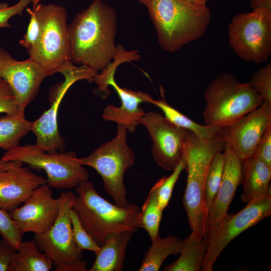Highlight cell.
Instances as JSON below:
<instances>
[{
    "label": "cell",
    "instance_id": "1",
    "mask_svg": "<svg viewBox=\"0 0 271 271\" xmlns=\"http://www.w3.org/2000/svg\"><path fill=\"white\" fill-rule=\"evenodd\" d=\"M116 31L115 10L101 0H94L68 25L71 61L103 70L116 54Z\"/></svg>",
    "mask_w": 271,
    "mask_h": 271
},
{
    "label": "cell",
    "instance_id": "2",
    "mask_svg": "<svg viewBox=\"0 0 271 271\" xmlns=\"http://www.w3.org/2000/svg\"><path fill=\"white\" fill-rule=\"evenodd\" d=\"M141 3L148 10L160 46L170 53L200 39L211 21L206 6H196L186 0H142Z\"/></svg>",
    "mask_w": 271,
    "mask_h": 271
},
{
    "label": "cell",
    "instance_id": "3",
    "mask_svg": "<svg viewBox=\"0 0 271 271\" xmlns=\"http://www.w3.org/2000/svg\"><path fill=\"white\" fill-rule=\"evenodd\" d=\"M72 209L94 240L100 247L113 233L124 231L135 233L141 209L129 203L125 207L113 204L101 196L88 180L76 189Z\"/></svg>",
    "mask_w": 271,
    "mask_h": 271
},
{
    "label": "cell",
    "instance_id": "4",
    "mask_svg": "<svg viewBox=\"0 0 271 271\" xmlns=\"http://www.w3.org/2000/svg\"><path fill=\"white\" fill-rule=\"evenodd\" d=\"M204 98L205 124L220 128L231 124L254 110L263 101L249 82H241L227 72L213 79L205 91Z\"/></svg>",
    "mask_w": 271,
    "mask_h": 271
},
{
    "label": "cell",
    "instance_id": "5",
    "mask_svg": "<svg viewBox=\"0 0 271 271\" xmlns=\"http://www.w3.org/2000/svg\"><path fill=\"white\" fill-rule=\"evenodd\" d=\"M225 143L219 132L209 140L202 139L188 130L183 156L187 164V185L183 205L192 231L204 236L203 191L206 176L216 153L222 152Z\"/></svg>",
    "mask_w": 271,
    "mask_h": 271
},
{
    "label": "cell",
    "instance_id": "6",
    "mask_svg": "<svg viewBox=\"0 0 271 271\" xmlns=\"http://www.w3.org/2000/svg\"><path fill=\"white\" fill-rule=\"evenodd\" d=\"M127 132L125 126L117 125L116 135L113 139L101 145L88 156L78 158L81 165L96 170L102 179L105 192L114 203L121 207L129 204L124 175L135 161V154L127 143Z\"/></svg>",
    "mask_w": 271,
    "mask_h": 271
},
{
    "label": "cell",
    "instance_id": "7",
    "mask_svg": "<svg viewBox=\"0 0 271 271\" xmlns=\"http://www.w3.org/2000/svg\"><path fill=\"white\" fill-rule=\"evenodd\" d=\"M1 159L19 161L35 169L44 170L47 184L56 189H69L78 186L89 178L88 171L78 161L75 152H47L35 144L17 147L7 151Z\"/></svg>",
    "mask_w": 271,
    "mask_h": 271
},
{
    "label": "cell",
    "instance_id": "8",
    "mask_svg": "<svg viewBox=\"0 0 271 271\" xmlns=\"http://www.w3.org/2000/svg\"><path fill=\"white\" fill-rule=\"evenodd\" d=\"M32 10L40 22L41 34L37 44L27 52L51 75L71 61L67 11L55 4H39Z\"/></svg>",
    "mask_w": 271,
    "mask_h": 271
},
{
    "label": "cell",
    "instance_id": "9",
    "mask_svg": "<svg viewBox=\"0 0 271 271\" xmlns=\"http://www.w3.org/2000/svg\"><path fill=\"white\" fill-rule=\"evenodd\" d=\"M74 193L63 192L58 216L51 227L43 233L35 234V240L41 251L52 261L56 271H87L83 260V251L76 246L73 236L70 212Z\"/></svg>",
    "mask_w": 271,
    "mask_h": 271
},
{
    "label": "cell",
    "instance_id": "10",
    "mask_svg": "<svg viewBox=\"0 0 271 271\" xmlns=\"http://www.w3.org/2000/svg\"><path fill=\"white\" fill-rule=\"evenodd\" d=\"M229 43L236 55L256 64L271 54V11L264 9L241 13L228 26Z\"/></svg>",
    "mask_w": 271,
    "mask_h": 271
},
{
    "label": "cell",
    "instance_id": "11",
    "mask_svg": "<svg viewBox=\"0 0 271 271\" xmlns=\"http://www.w3.org/2000/svg\"><path fill=\"white\" fill-rule=\"evenodd\" d=\"M270 214V193L247 203L236 213H227L218 227L204 236L207 249L201 270L212 271L217 258L231 241Z\"/></svg>",
    "mask_w": 271,
    "mask_h": 271
},
{
    "label": "cell",
    "instance_id": "12",
    "mask_svg": "<svg viewBox=\"0 0 271 271\" xmlns=\"http://www.w3.org/2000/svg\"><path fill=\"white\" fill-rule=\"evenodd\" d=\"M139 123L146 127L151 138V153L156 164L163 170L173 171L183 156L188 130L154 111L146 113Z\"/></svg>",
    "mask_w": 271,
    "mask_h": 271
},
{
    "label": "cell",
    "instance_id": "13",
    "mask_svg": "<svg viewBox=\"0 0 271 271\" xmlns=\"http://www.w3.org/2000/svg\"><path fill=\"white\" fill-rule=\"evenodd\" d=\"M49 75V72L34 59L29 57L24 61L17 60L0 46V78L12 89L21 113L24 114L42 81Z\"/></svg>",
    "mask_w": 271,
    "mask_h": 271
},
{
    "label": "cell",
    "instance_id": "14",
    "mask_svg": "<svg viewBox=\"0 0 271 271\" xmlns=\"http://www.w3.org/2000/svg\"><path fill=\"white\" fill-rule=\"evenodd\" d=\"M65 77V81L50 107L35 121L32 122V130L36 137L35 145L47 152H53L64 149L65 144L58 126V111L65 94L69 88L76 81L86 80L90 82L93 76V71L90 68L81 65L75 66L70 62L61 72Z\"/></svg>",
    "mask_w": 271,
    "mask_h": 271
},
{
    "label": "cell",
    "instance_id": "15",
    "mask_svg": "<svg viewBox=\"0 0 271 271\" xmlns=\"http://www.w3.org/2000/svg\"><path fill=\"white\" fill-rule=\"evenodd\" d=\"M270 125L271 103L263 100L254 110L221 128L219 134L243 161L252 156L259 140Z\"/></svg>",
    "mask_w": 271,
    "mask_h": 271
},
{
    "label": "cell",
    "instance_id": "16",
    "mask_svg": "<svg viewBox=\"0 0 271 271\" xmlns=\"http://www.w3.org/2000/svg\"><path fill=\"white\" fill-rule=\"evenodd\" d=\"M59 206V198H54L51 188L45 184L36 189L23 205L9 213L22 233L40 234L53 224Z\"/></svg>",
    "mask_w": 271,
    "mask_h": 271
},
{
    "label": "cell",
    "instance_id": "17",
    "mask_svg": "<svg viewBox=\"0 0 271 271\" xmlns=\"http://www.w3.org/2000/svg\"><path fill=\"white\" fill-rule=\"evenodd\" d=\"M221 183L204 222V235L221 223L228 213L236 190L241 181L242 161L232 149L225 144Z\"/></svg>",
    "mask_w": 271,
    "mask_h": 271
},
{
    "label": "cell",
    "instance_id": "18",
    "mask_svg": "<svg viewBox=\"0 0 271 271\" xmlns=\"http://www.w3.org/2000/svg\"><path fill=\"white\" fill-rule=\"evenodd\" d=\"M47 180L18 166L0 173V208L10 212L24 203Z\"/></svg>",
    "mask_w": 271,
    "mask_h": 271
},
{
    "label": "cell",
    "instance_id": "19",
    "mask_svg": "<svg viewBox=\"0 0 271 271\" xmlns=\"http://www.w3.org/2000/svg\"><path fill=\"white\" fill-rule=\"evenodd\" d=\"M111 85L116 91L121 100V105L117 107L109 105L103 111L102 117L105 121L116 122L117 125L125 126L127 131H135L139 124L140 120L146 113L140 107L142 102H149L152 97L147 93L141 91H133L120 87L115 82L114 77L107 83Z\"/></svg>",
    "mask_w": 271,
    "mask_h": 271
},
{
    "label": "cell",
    "instance_id": "20",
    "mask_svg": "<svg viewBox=\"0 0 271 271\" xmlns=\"http://www.w3.org/2000/svg\"><path fill=\"white\" fill-rule=\"evenodd\" d=\"M270 179L271 167L262 160L251 157L242 161V202L248 203L270 193Z\"/></svg>",
    "mask_w": 271,
    "mask_h": 271
},
{
    "label": "cell",
    "instance_id": "21",
    "mask_svg": "<svg viewBox=\"0 0 271 271\" xmlns=\"http://www.w3.org/2000/svg\"><path fill=\"white\" fill-rule=\"evenodd\" d=\"M134 233L124 231L110 235L96 253L89 271H122L127 245Z\"/></svg>",
    "mask_w": 271,
    "mask_h": 271
},
{
    "label": "cell",
    "instance_id": "22",
    "mask_svg": "<svg viewBox=\"0 0 271 271\" xmlns=\"http://www.w3.org/2000/svg\"><path fill=\"white\" fill-rule=\"evenodd\" d=\"M204 235L192 231L183 242L180 256L166 265L165 271H199L206 252Z\"/></svg>",
    "mask_w": 271,
    "mask_h": 271
},
{
    "label": "cell",
    "instance_id": "23",
    "mask_svg": "<svg viewBox=\"0 0 271 271\" xmlns=\"http://www.w3.org/2000/svg\"><path fill=\"white\" fill-rule=\"evenodd\" d=\"M52 262L41 253L35 240L22 241L10 264L9 271H49Z\"/></svg>",
    "mask_w": 271,
    "mask_h": 271
},
{
    "label": "cell",
    "instance_id": "24",
    "mask_svg": "<svg viewBox=\"0 0 271 271\" xmlns=\"http://www.w3.org/2000/svg\"><path fill=\"white\" fill-rule=\"evenodd\" d=\"M181 239L175 236L165 238L160 236L152 242L144 254L139 271H158L165 260L170 255L180 254L183 247Z\"/></svg>",
    "mask_w": 271,
    "mask_h": 271
},
{
    "label": "cell",
    "instance_id": "25",
    "mask_svg": "<svg viewBox=\"0 0 271 271\" xmlns=\"http://www.w3.org/2000/svg\"><path fill=\"white\" fill-rule=\"evenodd\" d=\"M32 122L23 114L0 116V148L9 151L19 145L21 139L32 130Z\"/></svg>",
    "mask_w": 271,
    "mask_h": 271
},
{
    "label": "cell",
    "instance_id": "26",
    "mask_svg": "<svg viewBox=\"0 0 271 271\" xmlns=\"http://www.w3.org/2000/svg\"><path fill=\"white\" fill-rule=\"evenodd\" d=\"M160 108L165 116L175 125L186 129L195 134L199 138L209 140L217 134L221 128L198 123L179 111L170 105L165 100H156L153 98L150 102Z\"/></svg>",
    "mask_w": 271,
    "mask_h": 271
},
{
    "label": "cell",
    "instance_id": "27",
    "mask_svg": "<svg viewBox=\"0 0 271 271\" xmlns=\"http://www.w3.org/2000/svg\"><path fill=\"white\" fill-rule=\"evenodd\" d=\"M159 185L158 180L150 190L138 217V228H143L147 232L152 242L160 236L159 228L163 211L158 204Z\"/></svg>",
    "mask_w": 271,
    "mask_h": 271
},
{
    "label": "cell",
    "instance_id": "28",
    "mask_svg": "<svg viewBox=\"0 0 271 271\" xmlns=\"http://www.w3.org/2000/svg\"><path fill=\"white\" fill-rule=\"evenodd\" d=\"M224 166V156L217 152L212 158L205 178L203 191L205 220L220 186ZM205 222V221H204Z\"/></svg>",
    "mask_w": 271,
    "mask_h": 271
},
{
    "label": "cell",
    "instance_id": "29",
    "mask_svg": "<svg viewBox=\"0 0 271 271\" xmlns=\"http://www.w3.org/2000/svg\"><path fill=\"white\" fill-rule=\"evenodd\" d=\"M140 58L138 51H126L122 46H117V52L113 59V63H110L102 70L101 73H97L93 78V81L97 85L98 89L103 95V97H106L110 94L107 82L114 77L117 66L125 62L138 60Z\"/></svg>",
    "mask_w": 271,
    "mask_h": 271
},
{
    "label": "cell",
    "instance_id": "30",
    "mask_svg": "<svg viewBox=\"0 0 271 271\" xmlns=\"http://www.w3.org/2000/svg\"><path fill=\"white\" fill-rule=\"evenodd\" d=\"M187 164L183 156L182 158L173 173L169 177L163 176L159 180L160 185L158 192V201L160 208L162 210L168 206L171 198L174 186L178 181L182 172L186 169Z\"/></svg>",
    "mask_w": 271,
    "mask_h": 271
},
{
    "label": "cell",
    "instance_id": "31",
    "mask_svg": "<svg viewBox=\"0 0 271 271\" xmlns=\"http://www.w3.org/2000/svg\"><path fill=\"white\" fill-rule=\"evenodd\" d=\"M70 219L73 236L77 247L82 251L88 250L97 253L100 247L83 227L78 215L72 209L70 212Z\"/></svg>",
    "mask_w": 271,
    "mask_h": 271
},
{
    "label": "cell",
    "instance_id": "32",
    "mask_svg": "<svg viewBox=\"0 0 271 271\" xmlns=\"http://www.w3.org/2000/svg\"><path fill=\"white\" fill-rule=\"evenodd\" d=\"M0 234L3 239L18 250L22 242L23 233L8 211L0 208Z\"/></svg>",
    "mask_w": 271,
    "mask_h": 271
},
{
    "label": "cell",
    "instance_id": "33",
    "mask_svg": "<svg viewBox=\"0 0 271 271\" xmlns=\"http://www.w3.org/2000/svg\"><path fill=\"white\" fill-rule=\"evenodd\" d=\"M249 83L263 100L271 103V63L253 73Z\"/></svg>",
    "mask_w": 271,
    "mask_h": 271
},
{
    "label": "cell",
    "instance_id": "34",
    "mask_svg": "<svg viewBox=\"0 0 271 271\" xmlns=\"http://www.w3.org/2000/svg\"><path fill=\"white\" fill-rule=\"evenodd\" d=\"M27 10L30 15V20L27 32L19 43L22 47L29 50L34 48L38 43L41 34V26L34 11L28 8Z\"/></svg>",
    "mask_w": 271,
    "mask_h": 271
},
{
    "label": "cell",
    "instance_id": "35",
    "mask_svg": "<svg viewBox=\"0 0 271 271\" xmlns=\"http://www.w3.org/2000/svg\"><path fill=\"white\" fill-rule=\"evenodd\" d=\"M32 0H19L16 4L10 6L4 2H0V28H9L11 25L9 20L13 16L22 15Z\"/></svg>",
    "mask_w": 271,
    "mask_h": 271
},
{
    "label": "cell",
    "instance_id": "36",
    "mask_svg": "<svg viewBox=\"0 0 271 271\" xmlns=\"http://www.w3.org/2000/svg\"><path fill=\"white\" fill-rule=\"evenodd\" d=\"M0 113L10 114H22L20 112L12 89L3 80L0 82Z\"/></svg>",
    "mask_w": 271,
    "mask_h": 271
},
{
    "label": "cell",
    "instance_id": "37",
    "mask_svg": "<svg viewBox=\"0 0 271 271\" xmlns=\"http://www.w3.org/2000/svg\"><path fill=\"white\" fill-rule=\"evenodd\" d=\"M251 157L262 160L271 167V125L261 136Z\"/></svg>",
    "mask_w": 271,
    "mask_h": 271
},
{
    "label": "cell",
    "instance_id": "38",
    "mask_svg": "<svg viewBox=\"0 0 271 271\" xmlns=\"http://www.w3.org/2000/svg\"><path fill=\"white\" fill-rule=\"evenodd\" d=\"M16 250L8 241L0 240V271L8 270L10 264Z\"/></svg>",
    "mask_w": 271,
    "mask_h": 271
},
{
    "label": "cell",
    "instance_id": "39",
    "mask_svg": "<svg viewBox=\"0 0 271 271\" xmlns=\"http://www.w3.org/2000/svg\"><path fill=\"white\" fill-rule=\"evenodd\" d=\"M252 10L264 9L271 11V0H249Z\"/></svg>",
    "mask_w": 271,
    "mask_h": 271
},
{
    "label": "cell",
    "instance_id": "40",
    "mask_svg": "<svg viewBox=\"0 0 271 271\" xmlns=\"http://www.w3.org/2000/svg\"><path fill=\"white\" fill-rule=\"evenodd\" d=\"M23 165V163L19 161H5L0 159V173L13 167Z\"/></svg>",
    "mask_w": 271,
    "mask_h": 271
},
{
    "label": "cell",
    "instance_id": "41",
    "mask_svg": "<svg viewBox=\"0 0 271 271\" xmlns=\"http://www.w3.org/2000/svg\"><path fill=\"white\" fill-rule=\"evenodd\" d=\"M190 4L198 6L204 7L206 6V3L209 0H186Z\"/></svg>",
    "mask_w": 271,
    "mask_h": 271
},
{
    "label": "cell",
    "instance_id": "42",
    "mask_svg": "<svg viewBox=\"0 0 271 271\" xmlns=\"http://www.w3.org/2000/svg\"><path fill=\"white\" fill-rule=\"evenodd\" d=\"M41 0H32L33 9L35 10Z\"/></svg>",
    "mask_w": 271,
    "mask_h": 271
},
{
    "label": "cell",
    "instance_id": "43",
    "mask_svg": "<svg viewBox=\"0 0 271 271\" xmlns=\"http://www.w3.org/2000/svg\"><path fill=\"white\" fill-rule=\"evenodd\" d=\"M139 2H140L141 3V2L142 1V0H137Z\"/></svg>",
    "mask_w": 271,
    "mask_h": 271
},
{
    "label": "cell",
    "instance_id": "44",
    "mask_svg": "<svg viewBox=\"0 0 271 271\" xmlns=\"http://www.w3.org/2000/svg\"><path fill=\"white\" fill-rule=\"evenodd\" d=\"M2 80V79L0 78V82Z\"/></svg>",
    "mask_w": 271,
    "mask_h": 271
}]
</instances>
